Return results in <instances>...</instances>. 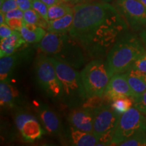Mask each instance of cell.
Returning a JSON list of instances; mask_svg holds the SVG:
<instances>
[{"label":"cell","mask_w":146,"mask_h":146,"mask_svg":"<svg viewBox=\"0 0 146 146\" xmlns=\"http://www.w3.org/2000/svg\"><path fill=\"white\" fill-rule=\"evenodd\" d=\"M19 61V55L14 54L4 56L0 59V78L1 81H9L14 68Z\"/></svg>","instance_id":"obj_18"},{"label":"cell","mask_w":146,"mask_h":146,"mask_svg":"<svg viewBox=\"0 0 146 146\" xmlns=\"http://www.w3.org/2000/svg\"><path fill=\"white\" fill-rule=\"evenodd\" d=\"M48 8L49 7L41 0H33L32 9L36 11L43 19L49 22Z\"/></svg>","instance_id":"obj_25"},{"label":"cell","mask_w":146,"mask_h":146,"mask_svg":"<svg viewBox=\"0 0 146 146\" xmlns=\"http://www.w3.org/2000/svg\"><path fill=\"white\" fill-rule=\"evenodd\" d=\"M72 2L76 3H83V2H87V1H91L93 0H71Z\"/></svg>","instance_id":"obj_37"},{"label":"cell","mask_w":146,"mask_h":146,"mask_svg":"<svg viewBox=\"0 0 146 146\" xmlns=\"http://www.w3.org/2000/svg\"><path fill=\"white\" fill-rule=\"evenodd\" d=\"M40 119L45 129L50 134L57 135L60 131V123L57 115L46 106L40 108Z\"/></svg>","instance_id":"obj_14"},{"label":"cell","mask_w":146,"mask_h":146,"mask_svg":"<svg viewBox=\"0 0 146 146\" xmlns=\"http://www.w3.org/2000/svg\"><path fill=\"white\" fill-rule=\"evenodd\" d=\"M133 99L134 107L142 114L146 115V91L139 97L133 98Z\"/></svg>","instance_id":"obj_26"},{"label":"cell","mask_w":146,"mask_h":146,"mask_svg":"<svg viewBox=\"0 0 146 146\" xmlns=\"http://www.w3.org/2000/svg\"><path fill=\"white\" fill-rule=\"evenodd\" d=\"M17 8L16 0H1V12L3 14H5L9 11Z\"/></svg>","instance_id":"obj_27"},{"label":"cell","mask_w":146,"mask_h":146,"mask_svg":"<svg viewBox=\"0 0 146 146\" xmlns=\"http://www.w3.org/2000/svg\"><path fill=\"white\" fill-rule=\"evenodd\" d=\"M127 81L132 90L133 98H137L146 91V73L131 68L125 72Z\"/></svg>","instance_id":"obj_12"},{"label":"cell","mask_w":146,"mask_h":146,"mask_svg":"<svg viewBox=\"0 0 146 146\" xmlns=\"http://www.w3.org/2000/svg\"><path fill=\"white\" fill-rule=\"evenodd\" d=\"M133 97H121L112 102V106L120 114L127 112L131 109L134 104V99Z\"/></svg>","instance_id":"obj_23"},{"label":"cell","mask_w":146,"mask_h":146,"mask_svg":"<svg viewBox=\"0 0 146 146\" xmlns=\"http://www.w3.org/2000/svg\"><path fill=\"white\" fill-rule=\"evenodd\" d=\"M104 96L107 100H113L121 97H133V94L125 72L113 74L105 89Z\"/></svg>","instance_id":"obj_10"},{"label":"cell","mask_w":146,"mask_h":146,"mask_svg":"<svg viewBox=\"0 0 146 146\" xmlns=\"http://www.w3.org/2000/svg\"><path fill=\"white\" fill-rule=\"evenodd\" d=\"M34 118L35 117L30 114H27V113H19V114L16 115L15 118V123L16 127L19 130L25 122Z\"/></svg>","instance_id":"obj_28"},{"label":"cell","mask_w":146,"mask_h":146,"mask_svg":"<svg viewBox=\"0 0 146 146\" xmlns=\"http://www.w3.org/2000/svg\"><path fill=\"white\" fill-rule=\"evenodd\" d=\"M73 8V23L68 33L91 57L108 53L128 32L127 23L109 3L87 1L77 3Z\"/></svg>","instance_id":"obj_1"},{"label":"cell","mask_w":146,"mask_h":146,"mask_svg":"<svg viewBox=\"0 0 146 146\" xmlns=\"http://www.w3.org/2000/svg\"><path fill=\"white\" fill-rule=\"evenodd\" d=\"M23 20L25 24H32L36 25L43 29H47L48 27L49 22L43 19L36 11L33 9H29V10L24 12Z\"/></svg>","instance_id":"obj_22"},{"label":"cell","mask_w":146,"mask_h":146,"mask_svg":"<svg viewBox=\"0 0 146 146\" xmlns=\"http://www.w3.org/2000/svg\"><path fill=\"white\" fill-rule=\"evenodd\" d=\"M15 89L9 83V81H1L0 83V103L3 107H14L16 102Z\"/></svg>","instance_id":"obj_20"},{"label":"cell","mask_w":146,"mask_h":146,"mask_svg":"<svg viewBox=\"0 0 146 146\" xmlns=\"http://www.w3.org/2000/svg\"><path fill=\"white\" fill-rule=\"evenodd\" d=\"M20 33L25 41L29 43L41 42L47 33L45 29L32 24H25Z\"/></svg>","instance_id":"obj_17"},{"label":"cell","mask_w":146,"mask_h":146,"mask_svg":"<svg viewBox=\"0 0 146 146\" xmlns=\"http://www.w3.org/2000/svg\"><path fill=\"white\" fill-rule=\"evenodd\" d=\"M74 11L62 17L49 21L47 31L51 33H68L72 26Z\"/></svg>","instance_id":"obj_19"},{"label":"cell","mask_w":146,"mask_h":146,"mask_svg":"<svg viewBox=\"0 0 146 146\" xmlns=\"http://www.w3.org/2000/svg\"><path fill=\"white\" fill-rule=\"evenodd\" d=\"M69 120L72 127L89 133L94 131V118L91 110L86 108L75 109L70 113Z\"/></svg>","instance_id":"obj_11"},{"label":"cell","mask_w":146,"mask_h":146,"mask_svg":"<svg viewBox=\"0 0 146 146\" xmlns=\"http://www.w3.org/2000/svg\"><path fill=\"white\" fill-rule=\"evenodd\" d=\"M139 36L140 39H141L142 43H143L144 47H145L146 50V27L140 31L139 35Z\"/></svg>","instance_id":"obj_34"},{"label":"cell","mask_w":146,"mask_h":146,"mask_svg":"<svg viewBox=\"0 0 146 146\" xmlns=\"http://www.w3.org/2000/svg\"><path fill=\"white\" fill-rule=\"evenodd\" d=\"M70 140L75 146H94L98 143V139L93 133L80 131L74 127L70 128Z\"/></svg>","instance_id":"obj_16"},{"label":"cell","mask_w":146,"mask_h":146,"mask_svg":"<svg viewBox=\"0 0 146 146\" xmlns=\"http://www.w3.org/2000/svg\"><path fill=\"white\" fill-rule=\"evenodd\" d=\"M43 52L70 65L81 66L85 61L86 52L68 33H47L39 43Z\"/></svg>","instance_id":"obj_2"},{"label":"cell","mask_w":146,"mask_h":146,"mask_svg":"<svg viewBox=\"0 0 146 146\" xmlns=\"http://www.w3.org/2000/svg\"><path fill=\"white\" fill-rule=\"evenodd\" d=\"M120 145L122 146H146V131H140L133 135Z\"/></svg>","instance_id":"obj_24"},{"label":"cell","mask_w":146,"mask_h":146,"mask_svg":"<svg viewBox=\"0 0 146 146\" xmlns=\"http://www.w3.org/2000/svg\"><path fill=\"white\" fill-rule=\"evenodd\" d=\"M41 1H42L43 3H45V4H46L48 7L60 2V0H41Z\"/></svg>","instance_id":"obj_35"},{"label":"cell","mask_w":146,"mask_h":146,"mask_svg":"<svg viewBox=\"0 0 146 146\" xmlns=\"http://www.w3.org/2000/svg\"><path fill=\"white\" fill-rule=\"evenodd\" d=\"M139 1H140L142 4H143L146 7V0H138Z\"/></svg>","instance_id":"obj_39"},{"label":"cell","mask_w":146,"mask_h":146,"mask_svg":"<svg viewBox=\"0 0 146 146\" xmlns=\"http://www.w3.org/2000/svg\"><path fill=\"white\" fill-rule=\"evenodd\" d=\"M26 41L18 31H14L8 37L1 39L0 45V57L10 56L14 54L18 49L25 44Z\"/></svg>","instance_id":"obj_13"},{"label":"cell","mask_w":146,"mask_h":146,"mask_svg":"<svg viewBox=\"0 0 146 146\" xmlns=\"http://www.w3.org/2000/svg\"><path fill=\"white\" fill-rule=\"evenodd\" d=\"M18 7L23 12L32 8V0H16Z\"/></svg>","instance_id":"obj_33"},{"label":"cell","mask_w":146,"mask_h":146,"mask_svg":"<svg viewBox=\"0 0 146 146\" xmlns=\"http://www.w3.org/2000/svg\"><path fill=\"white\" fill-rule=\"evenodd\" d=\"M114 1V0H100V1H102V2H106V3H110L111 1Z\"/></svg>","instance_id":"obj_38"},{"label":"cell","mask_w":146,"mask_h":146,"mask_svg":"<svg viewBox=\"0 0 146 146\" xmlns=\"http://www.w3.org/2000/svg\"><path fill=\"white\" fill-rule=\"evenodd\" d=\"M143 131H146V117L132 107L120 116L111 145H120L133 135Z\"/></svg>","instance_id":"obj_7"},{"label":"cell","mask_w":146,"mask_h":146,"mask_svg":"<svg viewBox=\"0 0 146 146\" xmlns=\"http://www.w3.org/2000/svg\"><path fill=\"white\" fill-rule=\"evenodd\" d=\"M146 50L139 36L125 33L112 45L107 54L106 64L111 75L124 73L132 68L135 62Z\"/></svg>","instance_id":"obj_3"},{"label":"cell","mask_w":146,"mask_h":146,"mask_svg":"<svg viewBox=\"0 0 146 146\" xmlns=\"http://www.w3.org/2000/svg\"><path fill=\"white\" fill-rule=\"evenodd\" d=\"M14 31L15 30H13L6 23L1 24L0 25V38L1 39H3L5 38L8 37L13 33Z\"/></svg>","instance_id":"obj_31"},{"label":"cell","mask_w":146,"mask_h":146,"mask_svg":"<svg viewBox=\"0 0 146 146\" xmlns=\"http://www.w3.org/2000/svg\"><path fill=\"white\" fill-rule=\"evenodd\" d=\"M19 131L21 133L24 139L29 142H33L39 139L45 133L36 118L25 122L19 129Z\"/></svg>","instance_id":"obj_15"},{"label":"cell","mask_w":146,"mask_h":146,"mask_svg":"<svg viewBox=\"0 0 146 146\" xmlns=\"http://www.w3.org/2000/svg\"><path fill=\"white\" fill-rule=\"evenodd\" d=\"M24 12L19 8L9 11L5 14V20L11 18H23Z\"/></svg>","instance_id":"obj_32"},{"label":"cell","mask_w":146,"mask_h":146,"mask_svg":"<svg viewBox=\"0 0 146 146\" xmlns=\"http://www.w3.org/2000/svg\"><path fill=\"white\" fill-rule=\"evenodd\" d=\"M5 23L13 30L18 31H20L22 27L25 24L23 18H11V19L5 20Z\"/></svg>","instance_id":"obj_29"},{"label":"cell","mask_w":146,"mask_h":146,"mask_svg":"<svg viewBox=\"0 0 146 146\" xmlns=\"http://www.w3.org/2000/svg\"><path fill=\"white\" fill-rule=\"evenodd\" d=\"M49 59L53 64L61 84L64 100L71 104L85 103L87 98L81 73L68 64L52 56Z\"/></svg>","instance_id":"obj_4"},{"label":"cell","mask_w":146,"mask_h":146,"mask_svg":"<svg viewBox=\"0 0 146 146\" xmlns=\"http://www.w3.org/2000/svg\"><path fill=\"white\" fill-rule=\"evenodd\" d=\"M112 5L133 31L146 27V7L138 0H114Z\"/></svg>","instance_id":"obj_9"},{"label":"cell","mask_w":146,"mask_h":146,"mask_svg":"<svg viewBox=\"0 0 146 146\" xmlns=\"http://www.w3.org/2000/svg\"><path fill=\"white\" fill-rule=\"evenodd\" d=\"M91 110L94 118L93 134L98 139L97 145H110L121 114L112 105H100Z\"/></svg>","instance_id":"obj_5"},{"label":"cell","mask_w":146,"mask_h":146,"mask_svg":"<svg viewBox=\"0 0 146 146\" xmlns=\"http://www.w3.org/2000/svg\"><path fill=\"white\" fill-rule=\"evenodd\" d=\"M5 23V14L0 12V25Z\"/></svg>","instance_id":"obj_36"},{"label":"cell","mask_w":146,"mask_h":146,"mask_svg":"<svg viewBox=\"0 0 146 146\" xmlns=\"http://www.w3.org/2000/svg\"><path fill=\"white\" fill-rule=\"evenodd\" d=\"M74 11V8L65 3L58 2L56 4L51 5L48 8V21H54Z\"/></svg>","instance_id":"obj_21"},{"label":"cell","mask_w":146,"mask_h":146,"mask_svg":"<svg viewBox=\"0 0 146 146\" xmlns=\"http://www.w3.org/2000/svg\"><path fill=\"white\" fill-rule=\"evenodd\" d=\"M32 1H33V0H32Z\"/></svg>","instance_id":"obj_40"},{"label":"cell","mask_w":146,"mask_h":146,"mask_svg":"<svg viewBox=\"0 0 146 146\" xmlns=\"http://www.w3.org/2000/svg\"><path fill=\"white\" fill-rule=\"evenodd\" d=\"M132 68L146 73V52L144 53L143 55H141V56L135 62Z\"/></svg>","instance_id":"obj_30"},{"label":"cell","mask_w":146,"mask_h":146,"mask_svg":"<svg viewBox=\"0 0 146 146\" xmlns=\"http://www.w3.org/2000/svg\"><path fill=\"white\" fill-rule=\"evenodd\" d=\"M81 76L87 98L102 97L112 75L106 62L101 60H94L84 67Z\"/></svg>","instance_id":"obj_6"},{"label":"cell","mask_w":146,"mask_h":146,"mask_svg":"<svg viewBox=\"0 0 146 146\" xmlns=\"http://www.w3.org/2000/svg\"><path fill=\"white\" fill-rule=\"evenodd\" d=\"M36 77L41 88L52 98L62 97V89L56 69L48 56L41 55L35 64Z\"/></svg>","instance_id":"obj_8"}]
</instances>
